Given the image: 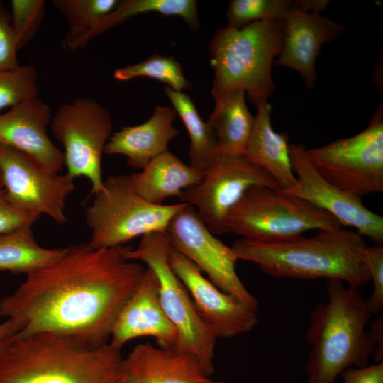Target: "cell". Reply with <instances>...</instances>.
Masks as SVG:
<instances>
[{"instance_id":"1","label":"cell","mask_w":383,"mask_h":383,"mask_svg":"<svg viewBox=\"0 0 383 383\" xmlns=\"http://www.w3.org/2000/svg\"><path fill=\"white\" fill-rule=\"evenodd\" d=\"M129 246L67 247L52 264L26 275L0 301V316L18 335L49 333L93 345L109 343L114 323L145 268L127 260Z\"/></svg>"},{"instance_id":"2","label":"cell","mask_w":383,"mask_h":383,"mask_svg":"<svg viewBox=\"0 0 383 383\" xmlns=\"http://www.w3.org/2000/svg\"><path fill=\"white\" fill-rule=\"evenodd\" d=\"M367 246L357 231L341 228L282 241L241 238L231 248L238 260L253 262L273 277L335 279L359 288L370 281Z\"/></svg>"},{"instance_id":"3","label":"cell","mask_w":383,"mask_h":383,"mask_svg":"<svg viewBox=\"0 0 383 383\" xmlns=\"http://www.w3.org/2000/svg\"><path fill=\"white\" fill-rule=\"evenodd\" d=\"M326 294L309 318L306 383H335L345 369L369 365L376 349L367 329L372 313L359 288L329 279Z\"/></svg>"},{"instance_id":"4","label":"cell","mask_w":383,"mask_h":383,"mask_svg":"<svg viewBox=\"0 0 383 383\" xmlns=\"http://www.w3.org/2000/svg\"><path fill=\"white\" fill-rule=\"evenodd\" d=\"M123 358L109 343L49 333L18 335L0 362V383H123Z\"/></svg>"},{"instance_id":"5","label":"cell","mask_w":383,"mask_h":383,"mask_svg":"<svg viewBox=\"0 0 383 383\" xmlns=\"http://www.w3.org/2000/svg\"><path fill=\"white\" fill-rule=\"evenodd\" d=\"M283 32L284 21L272 20L218 29L209 45L213 97L243 89L256 107L267 102L274 90L271 71L281 50Z\"/></svg>"},{"instance_id":"6","label":"cell","mask_w":383,"mask_h":383,"mask_svg":"<svg viewBox=\"0 0 383 383\" xmlns=\"http://www.w3.org/2000/svg\"><path fill=\"white\" fill-rule=\"evenodd\" d=\"M85 211L94 248L121 246L154 232H166L173 216L187 204H154L135 191L130 175H111Z\"/></svg>"},{"instance_id":"7","label":"cell","mask_w":383,"mask_h":383,"mask_svg":"<svg viewBox=\"0 0 383 383\" xmlns=\"http://www.w3.org/2000/svg\"><path fill=\"white\" fill-rule=\"evenodd\" d=\"M229 232L243 238L273 242L301 236L311 230L331 231L341 224L326 211L279 188L253 187L227 218Z\"/></svg>"},{"instance_id":"8","label":"cell","mask_w":383,"mask_h":383,"mask_svg":"<svg viewBox=\"0 0 383 383\" xmlns=\"http://www.w3.org/2000/svg\"><path fill=\"white\" fill-rule=\"evenodd\" d=\"M170 247L166 232L150 233L141 237L135 248L130 247L125 257L144 262L155 274L162 306L177 332L173 348L194 355L211 375L217 338L199 316L188 291L170 267Z\"/></svg>"},{"instance_id":"9","label":"cell","mask_w":383,"mask_h":383,"mask_svg":"<svg viewBox=\"0 0 383 383\" xmlns=\"http://www.w3.org/2000/svg\"><path fill=\"white\" fill-rule=\"evenodd\" d=\"M317 172L341 190L361 198L383 192V110L354 136L306 149Z\"/></svg>"},{"instance_id":"10","label":"cell","mask_w":383,"mask_h":383,"mask_svg":"<svg viewBox=\"0 0 383 383\" xmlns=\"http://www.w3.org/2000/svg\"><path fill=\"white\" fill-rule=\"evenodd\" d=\"M50 128L63 147L66 174L74 179L87 178L91 184L89 196L100 192L102 154L113 129L109 111L94 99L77 98L58 106Z\"/></svg>"},{"instance_id":"11","label":"cell","mask_w":383,"mask_h":383,"mask_svg":"<svg viewBox=\"0 0 383 383\" xmlns=\"http://www.w3.org/2000/svg\"><path fill=\"white\" fill-rule=\"evenodd\" d=\"M279 188L272 176L245 155L221 156L203 172L201 182L183 191L180 199L195 209L214 234L228 233L227 218L253 187ZM280 189V188H279Z\"/></svg>"},{"instance_id":"12","label":"cell","mask_w":383,"mask_h":383,"mask_svg":"<svg viewBox=\"0 0 383 383\" xmlns=\"http://www.w3.org/2000/svg\"><path fill=\"white\" fill-rule=\"evenodd\" d=\"M0 174L8 201L19 211L59 224L67 221L65 202L74 189V179L53 173L23 152L0 144Z\"/></svg>"},{"instance_id":"13","label":"cell","mask_w":383,"mask_h":383,"mask_svg":"<svg viewBox=\"0 0 383 383\" xmlns=\"http://www.w3.org/2000/svg\"><path fill=\"white\" fill-rule=\"evenodd\" d=\"M166 233L170 245L180 252L223 292L257 311V299L247 289L236 270L238 261L227 246L207 228L196 210L187 204L170 221Z\"/></svg>"},{"instance_id":"14","label":"cell","mask_w":383,"mask_h":383,"mask_svg":"<svg viewBox=\"0 0 383 383\" xmlns=\"http://www.w3.org/2000/svg\"><path fill=\"white\" fill-rule=\"evenodd\" d=\"M289 156L296 182L290 189H282L283 192L326 211L341 226L354 228L377 245L382 244V216L365 206L361 198L341 190L323 177L309 160L304 145L290 144Z\"/></svg>"},{"instance_id":"15","label":"cell","mask_w":383,"mask_h":383,"mask_svg":"<svg viewBox=\"0 0 383 383\" xmlns=\"http://www.w3.org/2000/svg\"><path fill=\"white\" fill-rule=\"evenodd\" d=\"M168 260L188 291L199 316L217 339L244 334L256 326V311L218 288L172 246Z\"/></svg>"},{"instance_id":"16","label":"cell","mask_w":383,"mask_h":383,"mask_svg":"<svg viewBox=\"0 0 383 383\" xmlns=\"http://www.w3.org/2000/svg\"><path fill=\"white\" fill-rule=\"evenodd\" d=\"M140 337H152L157 346L173 348L177 332L162 306L155 274L146 267L113 326L109 343L121 350L126 343Z\"/></svg>"},{"instance_id":"17","label":"cell","mask_w":383,"mask_h":383,"mask_svg":"<svg viewBox=\"0 0 383 383\" xmlns=\"http://www.w3.org/2000/svg\"><path fill=\"white\" fill-rule=\"evenodd\" d=\"M52 117L50 106L39 96L9 109L0 115V144L59 173L65 167L64 155L48 135Z\"/></svg>"},{"instance_id":"18","label":"cell","mask_w":383,"mask_h":383,"mask_svg":"<svg viewBox=\"0 0 383 383\" xmlns=\"http://www.w3.org/2000/svg\"><path fill=\"white\" fill-rule=\"evenodd\" d=\"M343 32L342 25L319 13L295 11L284 20L282 45L273 65L294 70L311 89L321 46L340 38Z\"/></svg>"},{"instance_id":"19","label":"cell","mask_w":383,"mask_h":383,"mask_svg":"<svg viewBox=\"0 0 383 383\" xmlns=\"http://www.w3.org/2000/svg\"><path fill=\"white\" fill-rule=\"evenodd\" d=\"M123 383H225L210 377L192 355L150 343L123 358Z\"/></svg>"},{"instance_id":"20","label":"cell","mask_w":383,"mask_h":383,"mask_svg":"<svg viewBox=\"0 0 383 383\" xmlns=\"http://www.w3.org/2000/svg\"><path fill=\"white\" fill-rule=\"evenodd\" d=\"M177 115L170 106H156L145 122L122 127L112 133L104 153L122 155L130 167L143 170L152 160L169 151L170 143L179 135L173 126Z\"/></svg>"},{"instance_id":"21","label":"cell","mask_w":383,"mask_h":383,"mask_svg":"<svg viewBox=\"0 0 383 383\" xmlns=\"http://www.w3.org/2000/svg\"><path fill=\"white\" fill-rule=\"evenodd\" d=\"M271 112V105L267 102L257 107L245 155L266 170L281 189L286 190L296 182L289 156V138L287 133L273 129Z\"/></svg>"},{"instance_id":"22","label":"cell","mask_w":383,"mask_h":383,"mask_svg":"<svg viewBox=\"0 0 383 383\" xmlns=\"http://www.w3.org/2000/svg\"><path fill=\"white\" fill-rule=\"evenodd\" d=\"M130 177L141 197L154 204H163L166 199L180 198L184 189L198 184L203 172L167 151Z\"/></svg>"},{"instance_id":"23","label":"cell","mask_w":383,"mask_h":383,"mask_svg":"<svg viewBox=\"0 0 383 383\" xmlns=\"http://www.w3.org/2000/svg\"><path fill=\"white\" fill-rule=\"evenodd\" d=\"M245 94L243 89H233L214 99L207 123L214 133L219 155H245L255 120L247 107Z\"/></svg>"},{"instance_id":"24","label":"cell","mask_w":383,"mask_h":383,"mask_svg":"<svg viewBox=\"0 0 383 383\" xmlns=\"http://www.w3.org/2000/svg\"><path fill=\"white\" fill-rule=\"evenodd\" d=\"M67 250L40 246L32 226H25L0 235V270L28 275L52 264Z\"/></svg>"},{"instance_id":"25","label":"cell","mask_w":383,"mask_h":383,"mask_svg":"<svg viewBox=\"0 0 383 383\" xmlns=\"http://www.w3.org/2000/svg\"><path fill=\"white\" fill-rule=\"evenodd\" d=\"M164 90L188 132L189 165L204 172L219 157L214 133L207 121L202 120L187 94L167 86H165Z\"/></svg>"},{"instance_id":"26","label":"cell","mask_w":383,"mask_h":383,"mask_svg":"<svg viewBox=\"0 0 383 383\" xmlns=\"http://www.w3.org/2000/svg\"><path fill=\"white\" fill-rule=\"evenodd\" d=\"M148 12L181 17L194 31H198L200 28L197 1L195 0H125L119 1L91 31L87 37V43L128 18Z\"/></svg>"},{"instance_id":"27","label":"cell","mask_w":383,"mask_h":383,"mask_svg":"<svg viewBox=\"0 0 383 383\" xmlns=\"http://www.w3.org/2000/svg\"><path fill=\"white\" fill-rule=\"evenodd\" d=\"M117 0H54L52 6L66 19L68 29L62 41L64 49L85 48L91 31L118 4Z\"/></svg>"},{"instance_id":"28","label":"cell","mask_w":383,"mask_h":383,"mask_svg":"<svg viewBox=\"0 0 383 383\" xmlns=\"http://www.w3.org/2000/svg\"><path fill=\"white\" fill-rule=\"evenodd\" d=\"M321 0H232L226 11L228 26L241 28L260 21H284L295 11L320 12Z\"/></svg>"},{"instance_id":"29","label":"cell","mask_w":383,"mask_h":383,"mask_svg":"<svg viewBox=\"0 0 383 383\" xmlns=\"http://www.w3.org/2000/svg\"><path fill=\"white\" fill-rule=\"evenodd\" d=\"M139 77L155 79L177 91L191 89L192 87L184 77L180 63L171 56L155 54L138 63L118 68L113 72V77L119 81Z\"/></svg>"},{"instance_id":"30","label":"cell","mask_w":383,"mask_h":383,"mask_svg":"<svg viewBox=\"0 0 383 383\" xmlns=\"http://www.w3.org/2000/svg\"><path fill=\"white\" fill-rule=\"evenodd\" d=\"M38 72L32 65L0 70V110L38 97Z\"/></svg>"},{"instance_id":"31","label":"cell","mask_w":383,"mask_h":383,"mask_svg":"<svg viewBox=\"0 0 383 383\" xmlns=\"http://www.w3.org/2000/svg\"><path fill=\"white\" fill-rule=\"evenodd\" d=\"M11 21L18 50L27 45L35 36L43 23L44 0H12Z\"/></svg>"},{"instance_id":"32","label":"cell","mask_w":383,"mask_h":383,"mask_svg":"<svg viewBox=\"0 0 383 383\" xmlns=\"http://www.w3.org/2000/svg\"><path fill=\"white\" fill-rule=\"evenodd\" d=\"M365 257L373 291L366 299L371 313H377L383 308V247L382 245L367 246Z\"/></svg>"},{"instance_id":"33","label":"cell","mask_w":383,"mask_h":383,"mask_svg":"<svg viewBox=\"0 0 383 383\" xmlns=\"http://www.w3.org/2000/svg\"><path fill=\"white\" fill-rule=\"evenodd\" d=\"M18 51L11 28V14L0 1V70L14 68L19 65Z\"/></svg>"},{"instance_id":"34","label":"cell","mask_w":383,"mask_h":383,"mask_svg":"<svg viewBox=\"0 0 383 383\" xmlns=\"http://www.w3.org/2000/svg\"><path fill=\"white\" fill-rule=\"evenodd\" d=\"M38 219L15 208L8 201L4 189L0 188V235L25 226H33Z\"/></svg>"},{"instance_id":"35","label":"cell","mask_w":383,"mask_h":383,"mask_svg":"<svg viewBox=\"0 0 383 383\" xmlns=\"http://www.w3.org/2000/svg\"><path fill=\"white\" fill-rule=\"evenodd\" d=\"M340 375L343 383H383V362L362 367H348Z\"/></svg>"},{"instance_id":"36","label":"cell","mask_w":383,"mask_h":383,"mask_svg":"<svg viewBox=\"0 0 383 383\" xmlns=\"http://www.w3.org/2000/svg\"><path fill=\"white\" fill-rule=\"evenodd\" d=\"M21 327L15 320L7 318L0 322V362L18 337Z\"/></svg>"},{"instance_id":"37","label":"cell","mask_w":383,"mask_h":383,"mask_svg":"<svg viewBox=\"0 0 383 383\" xmlns=\"http://www.w3.org/2000/svg\"><path fill=\"white\" fill-rule=\"evenodd\" d=\"M370 333L375 343L376 349L373 357L375 362H382L383 360V317L378 316L375 320L369 323Z\"/></svg>"},{"instance_id":"38","label":"cell","mask_w":383,"mask_h":383,"mask_svg":"<svg viewBox=\"0 0 383 383\" xmlns=\"http://www.w3.org/2000/svg\"><path fill=\"white\" fill-rule=\"evenodd\" d=\"M0 188H3L2 187V183H1V174H0Z\"/></svg>"}]
</instances>
